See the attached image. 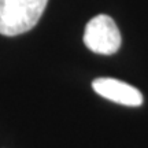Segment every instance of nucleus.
Returning a JSON list of instances; mask_svg holds the SVG:
<instances>
[{
	"mask_svg": "<svg viewBox=\"0 0 148 148\" xmlns=\"http://www.w3.org/2000/svg\"><path fill=\"white\" fill-rule=\"evenodd\" d=\"M48 0H0V34L18 36L40 21Z\"/></svg>",
	"mask_w": 148,
	"mask_h": 148,
	"instance_id": "f257e3e1",
	"label": "nucleus"
},
{
	"mask_svg": "<svg viewBox=\"0 0 148 148\" xmlns=\"http://www.w3.org/2000/svg\"><path fill=\"white\" fill-rule=\"evenodd\" d=\"M121 33L112 18L97 15L85 27L84 42L92 52L99 55H112L121 47Z\"/></svg>",
	"mask_w": 148,
	"mask_h": 148,
	"instance_id": "f03ea898",
	"label": "nucleus"
},
{
	"mask_svg": "<svg viewBox=\"0 0 148 148\" xmlns=\"http://www.w3.org/2000/svg\"><path fill=\"white\" fill-rule=\"evenodd\" d=\"M92 88L97 95L118 104L137 107L143 104L141 92L132 85L122 82L115 78H96L92 82Z\"/></svg>",
	"mask_w": 148,
	"mask_h": 148,
	"instance_id": "7ed1b4c3",
	"label": "nucleus"
}]
</instances>
